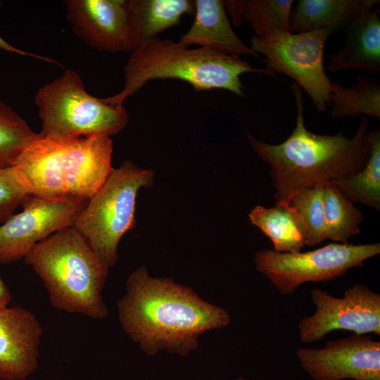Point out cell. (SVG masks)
<instances>
[{
    "label": "cell",
    "mask_w": 380,
    "mask_h": 380,
    "mask_svg": "<svg viewBox=\"0 0 380 380\" xmlns=\"http://www.w3.org/2000/svg\"><path fill=\"white\" fill-rule=\"evenodd\" d=\"M120 322L148 355L162 350L186 356L203 333L225 327L228 312L169 278H155L144 266L128 277L117 303Z\"/></svg>",
    "instance_id": "6da1fadb"
},
{
    "label": "cell",
    "mask_w": 380,
    "mask_h": 380,
    "mask_svg": "<svg viewBox=\"0 0 380 380\" xmlns=\"http://www.w3.org/2000/svg\"><path fill=\"white\" fill-rule=\"evenodd\" d=\"M297 106L296 127L291 135L279 144L247 137L254 151L271 167L276 203H289L297 192L318 183L333 182L359 172L370 153L367 139L368 121L362 117L355 134L345 137L318 134L305 125L301 88L291 85Z\"/></svg>",
    "instance_id": "7a4b0ae2"
},
{
    "label": "cell",
    "mask_w": 380,
    "mask_h": 380,
    "mask_svg": "<svg viewBox=\"0 0 380 380\" xmlns=\"http://www.w3.org/2000/svg\"><path fill=\"white\" fill-rule=\"evenodd\" d=\"M246 72L274 76L267 68H253L239 56L201 47L189 49L156 37L132 51L124 68L123 89L101 100L108 104L122 105L148 82L158 79L182 80L191 84L195 91L221 89L245 96L240 76Z\"/></svg>",
    "instance_id": "3957f363"
},
{
    "label": "cell",
    "mask_w": 380,
    "mask_h": 380,
    "mask_svg": "<svg viewBox=\"0 0 380 380\" xmlns=\"http://www.w3.org/2000/svg\"><path fill=\"white\" fill-rule=\"evenodd\" d=\"M24 260L44 283L55 308L96 319L108 315L102 292L110 267L73 226L35 245Z\"/></svg>",
    "instance_id": "277c9868"
},
{
    "label": "cell",
    "mask_w": 380,
    "mask_h": 380,
    "mask_svg": "<svg viewBox=\"0 0 380 380\" xmlns=\"http://www.w3.org/2000/svg\"><path fill=\"white\" fill-rule=\"evenodd\" d=\"M34 103L43 137H110L122 130L129 120L123 104H108L89 94L81 77L72 69L40 87Z\"/></svg>",
    "instance_id": "5b68a950"
},
{
    "label": "cell",
    "mask_w": 380,
    "mask_h": 380,
    "mask_svg": "<svg viewBox=\"0 0 380 380\" xmlns=\"http://www.w3.org/2000/svg\"><path fill=\"white\" fill-rule=\"evenodd\" d=\"M154 172L125 160L113 169L77 215L73 227L109 267L118 258L123 235L135 225L136 198L141 188L153 182Z\"/></svg>",
    "instance_id": "8992f818"
},
{
    "label": "cell",
    "mask_w": 380,
    "mask_h": 380,
    "mask_svg": "<svg viewBox=\"0 0 380 380\" xmlns=\"http://www.w3.org/2000/svg\"><path fill=\"white\" fill-rule=\"evenodd\" d=\"M380 253V243H331L307 252L278 253L262 249L254 255L257 271L284 296L307 282H325L343 276L350 268Z\"/></svg>",
    "instance_id": "52a82bcc"
},
{
    "label": "cell",
    "mask_w": 380,
    "mask_h": 380,
    "mask_svg": "<svg viewBox=\"0 0 380 380\" xmlns=\"http://www.w3.org/2000/svg\"><path fill=\"white\" fill-rule=\"evenodd\" d=\"M331 33L325 30L302 33L275 31L251 38V49L265 56L266 68L294 80L324 113L330 106L331 80L324 66V49Z\"/></svg>",
    "instance_id": "ba28073f"
},
{
    "label": "cell",
    "mask_w": 380,
    "mask_h": 380,
    "mask_svg": "<svg viewBox=\"0 0 380 380\" xmlns=\"http://www.w3.org/2000/svg\"><path fill=\"white\" fill-rule=\"evenodd\" d=\"M315 311L300 319L298 324L300 339L313 343L338 329L365 335H380V296L362 284L348 288L342 297L314 289L310 292Z\"/></svg>",
    "instance_id": "9c48e42d"
},
{
    "label": "cell",
    "mask_w": 380,
    "mask_h": 380,
    "mask_svg": "<svg viewBox=\"0 0 380 380\" xmlns=\"http://www.w3.org/2000/svg\"><path fill=\"white\" fill-rule=\"evenodd\" d=\"M87 203L73 197L44 198L28 196L23 210L0 226V263L24 258L37 243L72 227Z\"/></svg>",
    "instance_id": "30bf717a"
},
{
    "label": "cell",
    "mask_w": 380,
    "mask_h": 380,
    "mask_svg": "<svg viewBox=\"0 0 380 380\" xmlns=\"http://www.w3.org/2000/svg\"><path fill=\"white\" fill-rule=\"evenodd\" d=\"M296 356L313 380H380V342L353 335L319 348H300Z\"/></svg>",
    "instance_id": "8fae6325"
},
{
    "label": "cell",
    "mask_w": 380,
    "mask_h": 380,
    "mask_svg": "<svg viewBox=\"0 0 380 380\" xmlns=\"http://www.w3.org/2000/svg\"><path fill=\"white\" fill-rule=\"evenodd\" d=\"M58 139L66 196L88 201L114 169L113 141L106 135Z\"/></svg>",
    "instance_id": "7c38bea8"
},
{
    "label": "cell",
    "mask_w": 380,
    "mask_h": 380,
    "mask_svg": "<svg viewBox=\"0 0 380 380\" xmlns=\"http://www.w3.org/2000/svg\"><path fill=\"white\" fill-rule=\"evenodd\" d=\"M68 21L87 45L103 52L128 51L125 0H66Z\"/></svg>",
    "instance_id": "4fadbf2b"
},
{
    "label": "cell",
    "mask_w": 380,
    "mask_h": 380,
    "mask_svg": "<svg viewBox=\"0 0 380 380\" xmlns=\"http://www.w3.org/2000/svg\"><path fill=\"white\" fill-rule=\"evenodd\" d=\"M43 329L20 307H0V380H25L38 369Z\"/></svg>",
    "instance_id": "5bb4252c"
},
{
    "label": "cell",
    "mask_w": 380,
    "mask_h": 380,
    "mask_svg": "<svg viewBox=\"0 0 380 380\" xmlns=\"http://www.w3.org/2000/svg\"><path fill=\"white\" fill-rule=\"evenodd\" d=\"M194 4V22L179 43L229 55L258 56L232 28L223 1L196 0Z\"/></svg>",
    "instance_id": "9a60e30c"
},
{
    "label": "cell",
    "mask_w": 380,
    "mask_h": 380,
    "mask_svg": "<svg viewBox=\"0 0 380 380\" xmlns=\"http://www.w3.org/2000/svg\"><path fill=\"white\" fill-rule=\"evenodd\" d=\"M380 10L375 8L358 15L347 25L343 46L331 54L329 72L358 69L380 70Z\"/></svg>",
    "instance_id": "2e32d148"
},
{
    "label": "cell",
    "mask_w": 380,
    "mask_h": 380,
    "mask_svg": "<svg viewBox=\"0 0 380 380\" xmlns=\"http://www.w3.org/2000/svg\"><path fill=\"white\" fill-rule=\"evenodd\" d=\"M128 24V51L181 23L183 15H193L194 1L125 0Z\"/></svg>",
    "instance_id": "e0dca14e"
},
{
    "label": "cell",
    "mask_w": 380,
    "mask_h": 380,
    "mask_svg": "<svg viewBox=\"0 0 380 380\" xmlns=\"http://www.w3.org/2000/svg\"><path fill=\"white\" fill-rule=\"evenodd\" d=\"M377 0H300L290 16V30L302 33L346 28L360 14L373 10Z\"/></svg>",
    "instance_id": "ac0fdd59"
},
{
    "label": "cell",
    "mask_w": 380,
    "mask_h": 380,
    "mask_svg": "<svg viewBox=\"0 0 380 380\" xmlns=\"http://www.w3.org/2000/svg\"><path fill=\"white\" fill-rule=\"evenodd\" d=\"M249 220L272 241L278 253H298L305 245L306 229L300 213L289 203H276L273 207L256 205Z\"/></svg>",
    "instance_id": "d6986e66"
},
{
    "label": "cell",
    "mask_w": 380,
    "mask_h": 380,
    "mask_svg": "<svg viewBox=\"0 0 380 380\" xmlns=\"http://www.w3.org/2000/svg\"><path fill=\"white\" fill-rule=\"evenodd\" d=\"M330 115L332 118H356L362 115L380 118L379 83L366 77H357L350 87L331 80Z\"/></svg>",
    "instance_id": "ffe728a7"
},
{
    "label": "cell",
    "mask_w": 380,
    "mask_h": 380,
    "mask_svg": "<svg viewBox=\"0 0 380 380\" xmlns=\"http://www.w3.org/2000/svg\"><path fill=\"white\" fill-rule=\"evenodd\" d=\"M370 153L365 166L357 172L333 182L352 202L365 203L380 210V130L367 133Z\"/></svg>",
    "instance_id": "44dd1931"
},
{
    "label": "cell",
    "mask_w": 380,
    "mask_h": 380,
    "mask_svg": "<svg viewBox=\"0 0 380 380\" xmlns=\"http://www.w3.org/2000/svg\"><path fill=\"white\" fill-rule=\"evenodd\" d=\"M323 205L326 239L348 243L353 236L360 232L362 212L332 182L324 184Z\"/></svg>",
    "instance_id": "7402d4cb"
},
{
    "label": "cell",
    "mask_w": 380,
    "mask_h": 380,
    "mask_svg": "<svg viewBox=\"0 0 380 380\" xmlns=\"http://www.w3.org/2000/svg\"><path fill=\"white\" fill-rule=\"evenodd\" d=\"M38 137L19 114L0 101V167L11 166Z\"/></svg>",
    "instance_id": "603a6c76"
},
{
    "label": "cell",
    "mask_w": 380,
    "mask_h": 380,
    "mask_svg": "<svg viewBox=\"0 0 380 380\" xmlns=\"http://www.w3.org/2000/svg\"><path fill=\"white\" fill-rule=\"evenodd\" d=\"M292 0L244 1V19L255 36L263 37L275 31L291 32Z\"/></svg>",
    "instance_id": "cb8c5ba5"
},
{
    "label": "cell",
    "mask_w": 380,
    "mask_h": 380,
    "mask_svg": "<svg viewBox=\"0 0 380 380\" xmlns=\"http://www.w3.org/2000/svg\"><path fill=\"white\" fill-rule=\"evenodd\" d=\"M326 183L304 189L291 198L289 204L300 213L306 229L305 245L316 246L326 239L323 193Z\"/></svg>",
    "instance_id": "d4e9b609"
},
{
    "label": "cell",
    "mask_w": 380,
    "mask_h": 380,
    "mask_svg": "<svg viewBox=\"0 0 380 380\" xmlns=\"http://www.w3.org/2000/svg\"><path fill=\"white\" fill-rule=\"evenodd\" d=\"M28 196L12 168L0 167V222H5L13 215Z\"/></svg>",
    "instance_id": "484cf974"
},
{
    "label": "cell",
    "mask_w": 380,
    "mask_h": 380,
    "mask_svg": "<svg viewBox=\"0 0 380 380\" xmlns=\"http://www.w3.org/2000/svg\"><path fill=\"white\" fill-rule=\"evenodd\" d=\"M223 4L235 26H239L245 21L244 1H223Z\"/></svg>",
    "instance_id": "4316f807"
},
{
    "label": "cell",
    "mask_w": 380,
    "mask_h": 380,
    "mask_svg": "<svg viewBox=\"0 0 380 380\" xmlns=\"http://www.w3.org/2000/svg\"><path fill=\"white\" fill-rule=\"evenodd\" d=\"M11 300V292L8 289L7 286L0 277V307L8 306Z\"/></svg>",
    "instance_id": "83f0119b"
},
{
    "label": "cell",
    "mask_w": 380,
    "mask_h": 380,
    "mask_svg": "<svg viewBox=\"0 0 380 380\" xmlns=\"http://www.w3.org/2000/svg\"><path fill=\"white\" fill-rule=\"evenodd\" d=\"M0 49H3V50H5V51H7L15 53H18V54H20V55L32 56L31 54H29V53L22 51V50H20V49L13 46L9 43H8L4 39H3L1 37H0ZM33 56L39 57V58H42V59H46L48 61H51L50 60H49L47 58H43L42 56ZM51 62H53V61H51Z\"/></svg>",
    "instance_id": "f1b7e54d"
},
{
    "label": "cell",
    "mask_w": 380,
    "mask_h": 380,
    "mask_svg": "<svg viewBox=\"0 0 380 380\" xmlns=\"http://www.w3.org/2000/svg\"><path fill=\"white\" fill-rule=\"evenodd\" d=\"M235 380H246V379L243 376H239L237 379H236Z\"/></svg>",
    "instance_id": "f546056e"
}]
</instances>
